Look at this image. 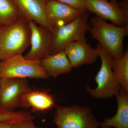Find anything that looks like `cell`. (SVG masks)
Wrapping results in <instances>:
<instances>
[{
    "instance_id": "cell-6",
    "label": "cell",
    "mask_w": 128,
    "mask_h": 128,
    "mask_svg": "<svg viewBox=\"0 0 128 128\" xmlns=\"http://www.w3.org/2000/svg\"><path fill=\"white\" fill-rule=\"evenodd\" d=\"M49 77L42 68L40 60L27 59L22 54L14 56L0 61V79H46Z\"/></svg>"
},
{
    "instance_id": "cell-12",
    "label": "cell",
    "mask_w": 128,
    "mask_h": 128,
    "mask_svg": "<svg viewBox=\"0 0 128 128\" xmlns=\"http://www.w3.org/2000/svg\"><path fill=\"white\" fill-rule=\"evenodd\" d=\"M12 0L17 8L21 17L28 22L32 21L50 30L45 14L46 0Z\"/></svg>"
},
{
    "instance_id": "cell-16",
    "label": "cell",
    "mask_w": 128,
    "mask_h": 128,
    "mask_svg": "<svg viewBox=\"0 0 128 128\" xmlns=\"http://www.w3.org/2000/svg\"><path fill=\"white\" fill-rule=\"evenodd\" d=\"M113 70L121 89L128 92V50L120 58L114 60Z\"/></svg>"
},
{
    "instance_id": "cell-5",
    "label": "cell",
    "mask_w": 128,
    "mask_h": 128,
    "mask_svg": "<svg viewBox=\"0 0 128 128\" xmlns=\"http://www.w3.org/2000/svg\"><path fill=\"white\" fill-rule=\"evenodd\" d=\"M54 121L57 128H98L100 122L90 108L56 105Z\"/></svg>"
},
{
    "instance_id": "cell-13",
    "label": "cell",
    "mask_w": 128,
    "mask_h": 128,
    "mask_svg": "<svg viewBox=\"0 0 128 128\" xmlns=\"http://www.w3.org/2000/svg\"><path fill=\"white\" fill-rule=\"evenodd\" d=\"M56 105L55 99L49 92L31 89L23 96L20 107L31 108L34 112H44L50 110Z\"/></svg>"
},
{
    "instance_id": "cell-15",
    "label": "cell",
    "mask_w": 128,
    "mask_h": 128,
    "mask_svg": "<svg viewBox=\"0 0 128 128\" xmlns=\"http://www.w3.org/2000/svg\"><path fill=\"white\" fill-rule=\"evenodd\" d=\"M115 96L118 104L116 114L100 122V126L128 128V92L121 89Z\"/></svg>"
},
{
    "instance_id": "cell-10",
    "label": "cell",
    "mask_w": 128,
    "mask_h": 128,
    "mask_svg": "<svg viewBox=\"0 0 128 128\" xmlns=\"http://www.w3.org/2000/svg\"><path fill=\"white\" fill-rule=\"evenodd\" d=\"M87 10L104 20H110L114 25L124 26L128 25V17L116 2L107 0H86Z\"/></svg>"
},
{
    "instance_id": "cell-3",
    "label": "cell",
    "mask_w": 128,
    "mask_h": 128,
    "mask_svg": "<svg viewBox=\"0 0 128 128\" xmlns=\"http://www.w3.org/2000/svg\"><path fill=\"white\" fill-rule=\"evenodd\" d=\"M96 48L102 62L100 70L95 77L97 86L95 89L87 86L86 89L94 98L105 99L113 97L121 89L113 70L114 60L99 44Z\"/></svg>"
},
{
    "instance_id": "cell-19",
    "label": "cell",
    "mask_w": 128,
    "mask_h": 128,
    "mask_svg": "<svg viewBox=\"0 0 128 128\" xmlns=\"http://www.w3.org/2000/svg\"><path fill=\"white\" fill-rule=\"evenodd\" d=\"M76 9L86 10V0H55Z\"/></svg>"
},
{
    "instance_id": "cell-7",
    "label": "cell",
    "mask_w": 128,
    "mask_h": 128,
    "mask_svg": "<svg viewBox=\"0 0 128 128\" xmlns=\"http://www.w3.org/2000/svg\"><path fill=\"white\" fill-rule=\"evenodd\" d=\"M31 89L27 79H0V108L14 110L20 107L23 96Z\"/></svg>"
},
{
    "instance_id": "cell-22",
    "label": "cell",
    "mask_w": 128,
    "mask_h": 128,
    "mask_svg": "<svg viewBox=\"0 0 128 128\" xmlns=\"http://www.w3.org/2000/svg\"><path fill=\"white\" fill-rule=\"evenodd\" d=\"M12 124L7 122H0V128H10Z\"/></svg>"
},
{
    "instance_id": "cell-18",
    "label": "cell",
    "mask_w": 128,
    "mask_h": 128,
    "mask_svg": "<svg viewBox=\"0 0 128 128\" xmlns=\"http://www.w3.org/2000/svg\"><path fill=\"white\" fill-rule=\"evenodd\" d=\"M35 117L28 112L15 111L3 109L0 108V122L13 124L26 120H34Z\"/></svg>"
},
{
    "instance_id": "cell-23",
    "label": "cell",
    "mask_w": 128,
    "mask_h": 128,
    "mask_svg": "<svg viewBox=\"0 0 128 128\" xmlns=\"http://www.w3.org/2000/svg\"><path fill=\"white\" fill-rule=\"evenodd\" d=\"M100 128H114L112 127H106L104 126H100Z\"/></svg>"
},
{
    "instance_id": "cell-8",
    "label": "cell",
    "mask_w": 128,
    "mask_h": 128,
    "mask_svg": "<svg viewBox=\"0 0 128 128\" xmlns=\"http://www.w3.org/2000/svg\"><path fill=\"white\" fill-rule=\"evenodd\" d=\"M28 23L31 31V48L24 57L28 60H41L52 54L51 30L32 21Z\"/></svg>"
},
{
    "instance_id": "cell-21",
    "label": "cell",
    "mask_w": 128,
    "mask_h": 128,
    "mask_svg": "<svg viewBox=\"0 0 128 128\" xmlns=\"http://www.w3.org/2000/svg\"><path fill=\"white\" fill-rule=\"evenodd\" d=\"M119 5L124 14L128 17V0H123Z\"/></svg>"
},
{
    "instance_id": "cell-2",
    "label": "cell",
    "mask_w": 128,
    "mask_h": 128,
    "mask_svg": "<svg viewBox=\"0 0 128 128\" xmlns=\"http://www.w3.org/2000/svg\"><path fill=\"white\" fill-rule=\"evenodd\" d=\"M28 22L22 17L0 26V60L22 54L30 45Z\"/></svg>"
},
{
    "instance_id": "cell-24",
    "label": "cell",
    "mask_w": 128,
    "mask_h": 128,
    "mask_svg": "<svg viewBox=\"0 0 128 128\" xmlns=\"http://www.w3.org/2000/svg\"><path fill=\"white\" fill-rule=\"evenodd\" d=\"M108 1L110 2H116L117 1V0H107Z\"/></svg>"
},
{
    "instance_id": "cell-17",
    "label": "cell",
    "mask_w": 128,
    "mask_h": 128,
    "mask_svg": "<svg viewBox=\"0 0 128 128\" xmlns=\"http://www.w3.org/2000/svg\"><path fill=\"white\" fill-rule=\"evenodd\" d=\"M20 17L12 0H0V26L10 24Z\"/></svg>"
},
{
    "instance_id": "cell-25",
    "label": "cell",
    "mask_w": 128,
    "mask_h": 128,
    "mask_svg": "<svg viewBox=\"0 0 128 128\" xmlns=\"http://www.w3.org/2000/svg\"></svg>"
},
{
    "instance_id": "cell-11",
    "label": "cell",
    "mask_w": 128,
    "mask_h": 128,
    "mask_svg": "<svg viewBox=\"0 0 128 128\" xmlns=\"http://www.w3.org/2000/svg\"><path fill=\"white\" fill-rule=\"evenodd\" d=\"M64 51L73 68L93 64L99 57L97 48H92L87 42H73L66 46Z\"/></svg>"
},
{
    "instance_id": "cell-1",
    "label": "cell",
    "mask_w": 128,
    "mask_h": 128,
    "mask_svg": "<svg viewBox=\"0 0 128 128\" xmlns=\"http://www.w3.org/2000/svg\"><path fill=\"white\" fill-rule=\"evenodd\" d=\"M89 31L92 36L99 42L114 60L120 58L123 55V42L128 36V25L119 26L110 24L97 16L89 20Z\"/></svg>"
},
{
    "instance_id": "cell-4",
    "label": "cell",
    "mask_w": 128,
    "mask_h": 128,
    "mask_svg": "<svg viewBox=\"0 0 128 128\" xmlns=\"http://www.w3.org/2000/svg\"><path fill=\"white\" fill-rule=\"evenodd\" d=\"M89 16L86 10L73 21L51 31L52 54L64 51L73 42H87L86 34L90 27Z\"/></svg>"
},
{
    "instance_id": "cell-20",
    "label": "cell",
    "mask_w": 128,
    "mask_h": 128,
    "mask_svg": "<svg viewBox=\"0 0 128 128\" xmlns=\"http://www.w3.org/2000/svg\"><path fill=\"white\" fill-rule=\"evenodd\" d=\"M34 120H26L12 124L10 128H44L36 126Z\"/></svg>"
},
{
    "instance_id": "cell-9",
    "label": "cell",
    "mask_w": 128,
    "mask_h": 128,
    "mask_svg": "<svg viewBox=\"0 0 128 128\" xmlns=\"http://www.w3.org/2000/svg\"><path fill=\"white\" fill-rule=\"evenodd\" d=\"M45 10L51 32L73 21L86 10L76 9L55 0H46Z\"/></svg>"
},
{
    "instance_id": "cell-14",
    "label": "cell",
    "mask_w": 128,
    "mask_h": 128,
    "mask_svg": "<svg viewBox=\"0 0 128 128\" xmlns=\"http://www.w3.org/2000/svg\"><path fill=\"white\" fill-rule=\"evenodd\" d=\"M40 61L42 68L49 77L57 78L69 73L73 68L64 51L50 54Z\"/></svg>"
}]
</instances>
